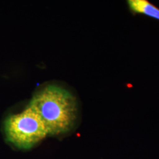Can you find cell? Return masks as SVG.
Wrapping results in <instances>:
<instances>
[{"label":"cell","mask_w":159,"mask_h":159,"mask_svg":"<svg viewBox=\"0 0 159 159\" xmlns=\"http://www.w3.org/2000/svg\"><path fill=\"white\" fill-rule=\"evenodd\" d=\"M28 106L43 121L48 135L66 134L75 126L77 117V104L75 96L56 85H48L38 91Z\"/></svg>","instance_id":"obj_1"},{"label":"cell","mask_w":159,"mask_h":159,"mask_svg":"<svg viewBox=\"0 0 159 159\" xmlns=\"http://www.w3.org/2000/svg\"><path fill=\"white\" fill-rule=\"evenodd\" d=\"M6 139L16 148L29 150L48 135L43 121L31 107L11 115L4 122Z\"/></svg>","instance_id":"obj_2"},{"label":"cell","mask_w":159,"mask_h":159,"mask_svg":"<svg viewBox=\"0 0 159 159\" xmlns=\"http://www.w3.org/2000/svg\"><path fill=\"white\" fill-rule=\"evenodd\" d=\"M128 4L130 11L134 13L159 20V8L147 0H129Z\"/></svg>","instance_id":"obj_3"}]
</instances>
